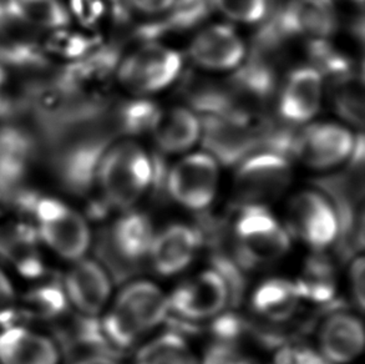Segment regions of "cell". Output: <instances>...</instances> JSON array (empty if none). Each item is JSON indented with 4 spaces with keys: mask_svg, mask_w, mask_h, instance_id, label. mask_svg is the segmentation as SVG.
I'll list each match as a JSON object with an SVG mask.
<instances>
[{
    "mask_svg": "<svg viewBox=\"0 0 365 364\" xmlns=\"http://www.w3.org/2000/svg\"><path fill=\"white\" fill-rule=\"evenodd\" d=\"M126 1L131 8L146 15L165 14L173 3V0H126Z\"/></svg>",
    "mask_w": 365,
    "mask_h": 364,
    "instance_id": "e575fe53",
    "label": "cell"
},
{
    "mask_svg": "<svg viewBox=\"0 0 365 364\" xmlns=\"http://www.w3.org/2000/svg\"><path fill=\"white\" fill-rule=\"evenodd\" d=\"M105 238L110 271L119 280H128L141 268L150 255L153 226L150 217L140 211H130L120 217Z\"/></svg>",
    "mask_w": 365,
    "mask_h": 364,
    "instance_id": "ba28073f",
    "label": "cell"
},
{
    "mask_svg": "<svg viewBox=\"0 0 365 364\" xmlns=\"http://www.w3.org/2000/svg\"><path fill=\"white\" fill-rule=\"evenodd\" d=\"M299 300L294 282L272 278L257 287L252 295V307L262 317L284 322L294 315Z\"/></svg>",
    "mask_w": 365,
    "mask_h": 364,
    "instance_id": "603a6c76",
    "label": "cell"
},
{
    "mask_svg": "<svg viewBox=\"0 0 365 364\" xmlns=\"http://www.w3.org/2000/svg\"><path fill=\"white\" fill-rule=\"evenodd\" d=\"M351 1H353V3H356V4L361 5L363 4V1H364V0H351Z\"/></svg>",
    "mask_w": 365,
    "mask_h": 364,
    "instance_id": "74e56055",
    "label": "cell"
},
{
    "mask_svg": "<svg viewBox=\"0 0 365 364\" xmlns=\"http://www.w3.org/2000/svg\"><path fill=\"white\" fill-rule=\"evenodd\" d=\"M299 298L311 300L322 307L341 305L336 302V270L328 257L319 252L306 261L301 277L294 282Z\"/></svg>",
    "mask_w": 365,
    "mask_h": 364,
    "instance_id": "7402d4cb",
    "label": "cell"
},
{
    "mask_svg": "<svg viewBox=\"0 0 365 364\" xmlns=\"http://www.w3.org/2000/svg\"><path fill=\"white\" fill-rule=\"evenodd\" d=\"M213 8L228 19L243 24H253L266 19L268 0H211Z\"/></svg>",
    "mask_w": 365,
    "mask_h": 364,
    "instance_id": "f1b7e54d",
    "label": "cell"
},
{
    "mask_svg": "<svg viewBox=\"0 0 365 364\" xmlns=\"http://www.w3.org/2000/svg\"><path fill=\"white\" fill-rule=\"evenodd\" d=\"M364 258L363 256L356 257L351 266V288L356 305L359 310H364L365 303V282H364Z\"/></svg>",
    "mask_w": 365,
    "mask_h": 364,
    "instance_id": "d6a6232c",
    "label": "cell"
},
{
    "mask_svg": "<svg viewBox=\"0 0 365 364\" xmlns=\"http://www.w3.org/2000/svg\"><path fill=\"white\" fill-rule=\"evenodd\" d=\"M15 23L39 29L61 30L70 23L69 10L60 0H8Z\"/></svg>",
    "mask_w": 365,
    "mask_h": 364,
    "instance_id": "d4e9b609",
    "label": "cell"
},
{
    "mask_svg": "<svg viewBox=\"0 0 365 364\" xmlns=\"http://www.w3.org/2000/svg\"><path fill=\"white\" fill-rule=\"evenodd\" d=\"M35 223L45 247L65 261H78L89 250L91 232L86 218L58 198H44L38 203Z\"/></svg>",
    "mask_w": 365,
    "mask_h": 364,
    "instance_id": "5b68a950",
    "label": "cell"
},
{
    "mask_svg": "<svg viewBox=\"0 0 365 364\" xmlns=\"http://www.w3.org/2000/svg\"><path fill=\"white\" fill-rule=\"evenodd\" d=\"M322 355L331 363L346 364L356 360L364 347L361 320L341 310L327 317L319 333Z\"/></svg>",
    "mask_w": 365,
    "mask_h": 364,
    "instance_id": "d6986e66",
    "label": "cell"
},
{
    "mask_svg": "<svg viewBox=\"0 0 365 364\" xmlns=\"http://www.w3.org/2000/svg\"><path fill=\"white\" fill-rule=\"evenodd\" d=\"M56 342L39 330L9 325L0 330V364H60Z\"/></svg>",
    "mask_w": 365,
    "mask_h": 364,
    "instance_id": "e0dca14e",
    "label": "cell"
},
{
    "mask_svg": "<svg viewBox=\"0 0 365 364\" xmlns=\"http://www.w3.org/2000/svg\"><path fill=\"white\" fill-rule=\"evenodd\" d=\"M136 364L200 363L182 335L168 330L138 350Z\"/></svg>",
    "mask_w": 365,
    "mask_h": 364,
    "instance_id": "4316f807",
    "label": "cell"
},
{
    "mask_svg": "<svg viewBox=\"0 0 365 364\" xmlns=\"http://www.w3.org/2000/svg\"><path fill=\"white\" fill-rule=\"evenodd\" d=\"M233 235L231 257L245 272L284 256L291 248V233L266 205H238Z\"/></svg>",
    "mask_w": 365,
    "mask_h": 364,
    "instance_id": "3957f363",
    "label": "cell"
},
{
    "mask_svg": "<svg viewBox=\"0 0 365 364\" xmlns=\"http://www.w3.org/2000/svg\"><path fill=\"white\" fill-rule=\"evenodd\" d=\"M76 364H120L116 362L115 357L105 355H94L79 360Z\"/></svg>",
    "mask_w": 365,
    "mask_h": 364,
    "instance_id": "8d00e7d4",
    "label": "cell"
},
{
    "mask_svg": "<svg viewBox=\"0 0 365 364\" xmlns=\"http://www.w3.org/2000/svg\"><path fill=\"white\" fill-rule=\"evenodd\" d=\"M288 232L299 237L316 252H322L336 242L338 218L334 207L322 192L298 193L289 206Z\"/></svg>",
    "mask_w": 365,
    "mask_h": 364,
    "instance_id": "30bf717a",
    "label": "cell"
},
{
    "mask_svg": "<svg viewBox=\"0 0 365 364\" xmlns=\"http://www.w3.org/2000/svg\"><path fill=\"white\" fill-rule=\"evenodd\" d=\"M274 364H333L307 345H283L277 350Z\"/></svg>",
    "mask_w": 365,
    "mask_h": 364,
    "instance_id": "f546056e",
    "label": "cell"
},
{
    "mask_svg": "<svg viewBox=\"0 0 365 364\" xmlns=\"http://www.w3.org/2000/svg\"><path fill=\"white\" fill-rule=\"evenodd\" d=\"M198 247L201 242L195 227L173 223L153 237L148 256L160 275H173L191 263Z\"/></svg>",
    "mask_w": 365,
    "mask_h": 364,
    "instance_id": "ac0fdd59",
    "label": "cell"
},
{
    "mask_svg": "<svg viewBox=\"0 0 365 364\" xmlns=\"http://www.w3.org/2000/svg\"><path fill=\"white\" fill-rule=\"evenodd\" d=\"M363 78L351 73L333 81V96L336 113L348 123L361 128L364 123V86Z\"/></svg>",
    "mask_w": 365,
    "mask_h": 364,
    "instance_id": "83f0119b",
    "label": "cell"
},
{
    "mask_svg": "<svg viewBox=\"0 0 365 364\" xmlns=\"http://www.w3.org/2000/svg\"><path fill=\"white\" fill-rule=\"evenodd\" d=\"M168 300L173 315L198 320L220 315L230 305V295L222 277L208 270L178 285Z\"/></svg>",
    "mask_w": 365,
    "mask_h": 364,
    "instance_id": "7c38bea8",
    "label": "cell"
},
{
    "mask_svg": "<svg viewBox=\"0 0 365 364\" xmlns=\"http://www.w3.org/2000/svg\"><path fill=\"white\" fill-rule=\"evenodd\" d=\"M168 300L158 285L140 280L123 288L105 315L101 330L110 345L128 348L168 320Z\"/></svg>",
    "mask_w": 365,
    "mask_h": 364,
    "instance_id": "6da1fadb",
    "label": "cell"
},
{
    "mask_svg": "<svg viewBox=\"0 0 365 364\" xmlns=\"http://www.w3.org/2000/svg\"><path fill=\"white\" fill-rule=\"evenodd\" d=\"M150 133L163 153H183L201 138V118L191 108L182 106L160 108Z\"/></svg>",
    "mask_w": 365,
    "mask_h": 364,
    "instance_id": "ffe728a7",
    "label": "cell"
},
{
    "mask_svg": "<svg viewBox=\"0 0 365 364\" xmlns=\"http://www.w3.org/2000/svg\"><path fill=\"white\" fill-rule=\"evenodd\" d=\"M40 148L36 135L24 126H0V182L19 181L34 163Z\"/></svg>",
    "mask_w": 365,
    "mask_h": 364,
    "instance_id": "44dd1931",
    "label": "cell"
},
{
    "mask_svg": "<svg viewBox=\"0 0 365 364\" xmlns=\"http://www.w3.org/2000/svg\"><path fill=\"white\" fill-rule=\"evenodd\" d=\"M276 18L287 36L327 39L336 28L333 0H289Z\"/></svg>",
    "mask_w": 365,
    "mask_h": 364,
    "instance_id": "2e32d148",
    "label": "cell"
},
{
    "mask_svg": "<svg viewBox=\"0 0 365 364\" xmlns=\"http://www.w3.org/2000/svg\"><path fill=\"white\" fill-rule=\"evenodd\" d=\"M65 300L85 317H95L104 310L111 292L110 277L99 262L80 258L71 262L63 280Z\"/></svg>",
    "mask_w": 365,
    "mask_h": 364,
    "instance_id": "4fadbf2b",
    "label": "cell"
},
{
    "mask_svg": "<svg viewBox=\"0 0 365 364\" xmlns=\"http://www.w3.org/2000/svg\"><path fill=\"white\" fill-rule=\"evenodd\" d=\"M153 156L131 140L111 143L96 173L104 202L109 207L128 208L150 188Z\"/></svg>",
    "mask_w": 365,
    "mask_h": 364,
    "instance_id": "7a4b0ae2",
    "label": "cell"
},
{
    "mask_svg": "<svg viewBox=\"0 0 365 364\" xmlns=\"http://www.w3.org/2000/svg\"><path fill=\"white\" fill-rule=\"evenodd\" d=\"M16 290L14 283L6 275V272L0 267V317L9 313L15 307Z\"/></svg>",
    "mask_w": 365,
    "mask_h": 364,
    "instance_id": "836d02e7",
    "label": "cell"
},
{
    "mask_svg": "<svg viewBox=\"0 0 365 364\" xmlns=\"http://www.w3.org/2000/svg\"><path fill=\"white\" fill-rule=\"evenodd\" d=\"M218 163L207 153H191L168 173V196L190 210L207 208L216 196Z\"/></svg>",
    "mask_w": 365,
    "mask_h": 364,
    "instance_id": "9c48e42d",
    "label": "cell"
},
{
    "mask_svg": "<svg viewBox=\"0 0 365 364\" xmlns=\"http://www.w3.org/2000/svg\"><path fill=\"white\" fill-rule=\"evenodd\" d=\"M158 110L151 101L136 98L110 106V118L118 136H136L150 133Z\"/></svg>",
    "mask_w": 365,
    "mask_h": 364,
    "instance_id": "484cf974",
    "label": "cell"
},
{
    "mask_svg": "<svg viewBox=\"0 0 365 364\" xmlns=\"http://www.w3.org/2000/svg\"><path fill=\"white\" fill-rule=\"evenodd\" d=\"M202 364H256V362L245 355L236 343L216 342L206 350Z\"/></svg>",
    "mask_w": 365,
    "mask_h": 364,
    "instance_id": "4dcf8cb0",
    "label": "cell"
},
{
    "mask_svg": "<svg viewBox=\"0 0 365 364\" xmlns=\"http://www.w3.org/2000/svg\"><path fill=\"white\" fill-rule=\"evenodd\" d=\"M182 70L181 54L165 45L146 43L118 65L120 83L136 95H150L166 89Z\"/></svg>",
    "mask_w": 365,
    "mask_h": 364,
    "instance_id": "8992f818",
    "label": "cell"
},
{
    "mask_svg": "<svg viewBox=\"0 0 365 364\" xmlns=\"http://www.w3.org/2000/svg\"><path fill=\"white\" fill-rule=\"evenodd\" d=\"M251 118L238 110L202 116L200 138L205 153L225 166H233L261 151L262 123L255 125Z\"/></svg>",
    "mask_w": 365,
    "mask_h": 364,
    "instance_id": "277c9868",
    "label": "cell"
},
{
    "mask_svg": "<svg viewBox=\"0 0 365 364\" xmlns=\"http://www.w3.org/2000/svg\"><path fill=\"white\" fill-rule=\"evenodd\" d=\"M211 0H173L166 18L138 30V35L146 41L158 38L168 31L191 29L201 24L212 9Z\"/></svg>",
    "mask_w": 365,
    "mask_h": 364,
    "instance_id": "cb8c5ba5",
    "label": "cell"
},
{
    "mask_svg": "<svg viewBox=\"0 0 365 364\" xmlns=\"http://www.w3.org/2000/svg\"><path fill=\"white\" fill-rule=\"evenodd\" d=\"M16 24L14 18L10 11L9 1L0 0V31L9 28L11 25Z\"/></svg>",
    "mask_w": 365,
    "mask_h": 364,
    "instance_id": "d590c367",
    "label": "cell"
},
{
    "mask_svg": "<svg viewBox=\"0 0 365 364\" xmlns=\"http://www.w3.org/2000/svg\"><path fill=\"white\" fill-rule=\"evenodd\" d=\"M195 64L203 69L225 71L237 69L247 58L246 45L228 25H210L201 30L188 48Z\"/></svg>",
    "mask_w": 365,
    "mask_h": 364,
    "instance_id": "9a60e30c",
    "label": "cell"
},
{
    "mask_svg": "<svg viewBox=\"0 0 365 364\" xmlns=\"http://www.w3.org/2000/svg\"><path fill=\"white\" fill-rule=\"evenodd\" d=\"M323 98V76L312 65L292 70L282 86L278 113L283 121L303 125L316 116Z\"/></svg>",
    "mask_w": 365,
    "mask_h": 364,
    "instance_id": "5bb4252c",
    "label": "cell"
},
{
    "mask_svg": "<svg viewBox=\"0 0 365 364\" xmlns=\"http://www.w3.org/2000/svg\"><path fill=\"white\" fill-rule=\"evenodd\" d=\"M292 180L289 158L271 151H257L238 163L235 193L238 205H266L282 196Z\"/></svg>",
    "mask_w": 365,
    "mask_h": 364,
    "instance_id": "52a82bcc",
    "label": "cell"
},
{
    "mask_svg": "<svg viewBox=\"0 0 365 364\" xmlns=\"http://www.w3.org/2000/svg\"><path fill=\"white\" fill-rule=\"evenodd\" d=\"M356 141L351 130L341 125L316 123L299 130L293 156L309 168L326 170L348 161Z\"/></svg>",
    "mask_w": 365,
    "mask_h": 364,
    "instance_id": "8fae6325",
    "label": "cell"
},
{
    "mask_svg": "<svg viewBox=\"0 0 365 364\" xmlns=\"http://www.w3.org/2000/svg\"><path fill=\"white\" fill-rule=\"evenodd\" d=\"M70 11L80 23L91 25L103 16L105 5L103 0H70Z\"/></svg>",
    "mask_w": 365,
    "mask_h": 364,
    "instance_id": "1f68e13d",
    "label": "cell"
}]
</instances>
